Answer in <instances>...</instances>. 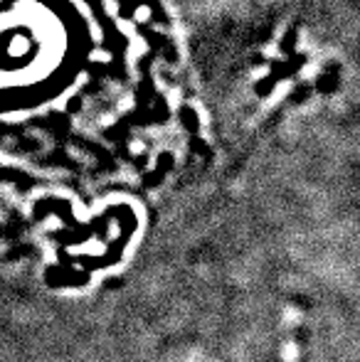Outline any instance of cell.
<instances>
[{"label":"cell","mask_w":360,"mask_h":362,"mask_svg":"<svg viewBox=\"0 0 360 362\" xmlns=\"http://www.w3.org/2000/svg\"><path fill=\"white\" fill-rule=\"evenodd\" d=\"M89 52V25L72 0H0V114L54 101Z\"/></svg>","instance_id":"cell-1"},{"label":"cell","mask_w":360,"mask_h":362,"mask_svg":"<svg viewBox=\"0 0 360 362\" xmlns=\"http://www.w3.org/2000/svg\"><path fill=\"white\" fill-rule=\"evenodd\" d=\"M301 313L296 305H286L284 310V338H281V362H301Z\"/></svg>","instance_id":"cell-2"}]
</instances>
